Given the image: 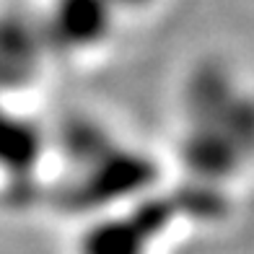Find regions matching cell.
I'll list each match as a JSON object with an SVG mask.
<instances>
[{
	"label": "cell",
	"instance_id": "cell-1",
	"mask_svg": "<svg viewBox=\"0 0 254 254\" xmlns=\"http://www.w3.org/2000/svg\"><path fill=\"white\" fill-rule=\"evenodd\" d=\"M109 3L114 5V10H117L122 3H127V8H130V10H145V8H151L156 0H109Z\"/></svg>",
	"mask_w": 254,
	"mask_h": 254
}]
</instances>
